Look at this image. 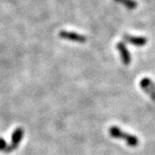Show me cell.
I'll list each match as a JSON object with an SVG mask.
<instances>
[{"label": "cell", "instance_id": "cell-4", "mask_svg": "<svg viewBox=\"0 0 155 155\" xmlns=\"http://www.w3.org/2000/svg\"><path fill=\"white\" fill-rule=\"evenodd\" d=\"M59 36L65 40H69L74 42H79V43H84L86 41V37L84 35H82L80 34L75 33V32H71V31H66L63 30L59 33Z\"/></svg>", "mask_w": 155, "mask_h": 155}, {"label": "cell", "instance_id": "cell-1", "mask_svg": "<svg viewBox=\"0 0 155 155\" xmlns=\"http://www.w3.org/2000/svg\"><path fill=\"white\" fill-rule=\"evenodd\" d=\"M109 134L113 138L125 140L127 146H129L131 147H136L139 145V142H140L139 139L136 136L122 131L120 127H116V126H112L111 127H110L109 128Z\"/></svg>", "mask_w": 155, "mask_h": 155}, {"label": "cell", "instance_id": "cell-7", "mask_svg": "<svg viewBox=\"0 0 155 155\" xmlns=\"http://www.w3.org/2000/svg\"><path fill=\"white\" fill-rule=\"evenodd\" d=\"M114 1L125 6L128 10H134L138 6V3L135 0H114Z\"/></svg>", "mask_w": 155, "mask_h": 155}, {"label": "cell", "instance_id": "cell-3", "mask_svg": "<svg viewBox=\"0 0 155 155\" xmlns=\"http://www.w3.org/2000/svg\"><path fill=\"white\" fill-rule=\"evenodd\" d=\"M116 49L118 50L119 53H120V56H121V59H122L123 65L128 66L131 63V61H132V57H131V54H130L129 51L127 50V46L125 44V42L119 41L116 44Z\"/></svg>", "mask_w": 155, "mask_h": 155}, {"label": "cell", "instance_id": "cell-8", "mask_svg": "<svg viewBox=\"0 0 155 155\" xmlns=\"http://www.w3.org/2000/svg\"><path fill=\"white\" fill-rule=\"evenodd\" d=\"M0 151H2L3 153H11L12 151L11 146H8L5 141L1 138H0Z\"/></svg>", "mask_w": 155, "mask_h": 155}, {"label": "cell", "instance_id": "cell-6", "mask_svg": "<svg viewBox=\"0 0 155 155\" xmlns=\"http://www.w3.org/2000/svg\"><path fill=\"white\" fill-rule=\"evenodd\" d=\"M22 137H23V130L22 128H17L12 134V142L11 144L12 150H15L18 147L19 143L22 141Z\"/></svg>", "mask_w": 155, "mask_h": 155}, {"label": "cell", "instance_id": "cell-5", "mask_svg": "<svg viewBox=\"0 0 155 155\" xmlns=\"http://www.w3.org/2000/svg\"><path fill=\"white\" fill-rule=\"evenodd\" d=\"M122 38L124 40V42H127L136 47H142L147 43V39L143 36H134L129 34H124Z\"/></svg>", "mask_w": 155, "mask_h": 155}, {"label": "cell", "instance_id": "cell-2", "mask_svg": "<svg viewBox=\"0 0 155 155\" xmlns=\"http://www.w3.org/2000/svg\"><path fill=\"white\" fill-rule=\"evenodd\" d=\"M140 88L144 91L149 97L155 102V84L149 78H144L140 82Z\"/></svg>", "mask_w": 155, "mask_h": 155}]
</instances>
